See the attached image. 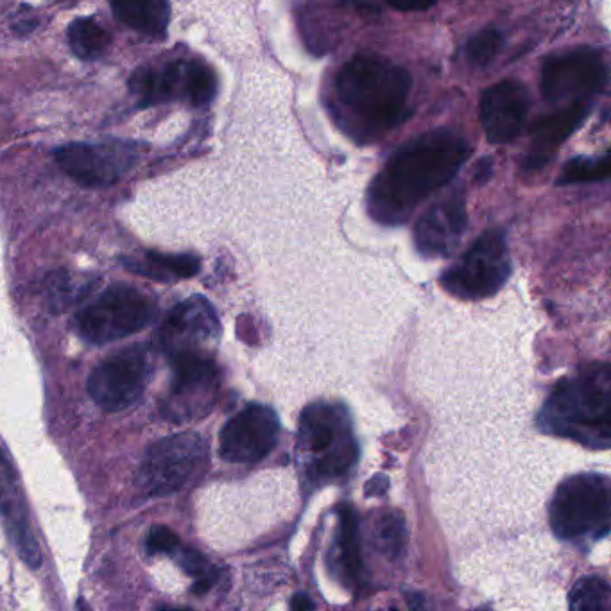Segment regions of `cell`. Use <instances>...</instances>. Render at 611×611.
<instances>
[{
  "label": "cell",
  "instance_id": "cell-31",
  "mask_svg": "<svg viewBox=\"0 0 611 611\" xmlns=\"http://www.w3.org/2000/svg\"><path fill=\"white\" fill-rule=\"evenodd\" d=\"M291 608H294V610H310V608H314V604L310 601V597H307L305 594H300L294 597Z\"/></svg>",
  "mask_w": 611,
  "mask_h": 611
},
{
  "label": "cell",
  "instance_id": "cell-9",
  "mask_svg": "<svg viewBox=\"0 0 611 611\" xmlns=\"http://www.w3.org/2000/svg\"><path fill=\"white\" fill-rule=\"evenodd\" d=\"M608 83L603 54L577 47L552 54L542 67V94L552 104L590 103Z\"/></svg>",
  "mask_w": 611,
  "mask_h": 611
},
{
  "label": "cell",
  "instance_id": "cell-27",
  "mask_svg": "<svg viewBox=\"0 0 611 611\" xmlns=\"http://www.w3.org/2000/svg\"><path fill=\"white\" fill-rule=\"evenodd\" d=\"M502 47V35L499 29H482L481 33L472 36L466 44V54L475 65H488Z\"/></svg>",
  "mask_w": 611,
  "mask_h": 611
},
{
  "label": "cell",
  "instance_id": "cell-15",
  "mask_svg": "<svg viewBox=\"0 0 611 611\" xmlns=\"http://www.w3.org/2000/svg\"><path fill=\"white\" fill-rule=\"evenodd\" d=\"M531 108L527 87L515 79H504L481 95L479 115L484 135L491 144H509L524 131Z\"/></svg>",
  "mask_w": 611,
  "mask_h": 611
},
{
  "label": "cell",
  "instance_id": "cell-2",
  "mask_svg": "<svg viewBox=\"0 0 611 611\" xmlns=\"http://www.w3.org/2000/svg\"><path fill=\"white\" fill-rule=\"evenodd\" d=\"M411 76L395 63L359 54L337 72L336 103L346 130L361 140H373L405 119Z\"/></svg>",
  "mask_w": 611,
  "mask_h": 611
},
{
  "label": "cell",
  "instance_id": "cell-4",
  "mask_svg": "<svg viewBox=\"0 0 611 611\" xmlns=\"http://www.w3.org/2000/svg\"><path fill=\"white\" fill-rule=\"evenodd\" d=\"M298 454L310 482L341 479L357 461L352 420L343 405L316 402L300 416Z\"/></svg>",
  "mask_w": 611,
  "mask_h": 611
},
{
  "label": "cell",
  "instance_id": "cell-20",
  "mask_svg": "<svg viewBox=\"0 0 611 611\" xmlns=\"http://www.w3.org/2000/svg\"><path fill=\"white\" fill-rule=\"evenodd\" d=\"M371 543L377 551L388 558H400L407 545V527L405 518L398 511H382L371 525Z\"/></svg>",
  "mask_w": 611,
  "mask_h": 611
},
{
  "label": "cell",
  "instance_id": "cell-13",
  "mask_svg": "<svg viewBox=\"0 0 611 611\" xmlns=\"http://www.w3.org/2000/svg\"><path fill=\"white\" fill-rule=\"evenodd\" d=\"M137 160L130 144H69L56 151L63 173L85 187H108L121 180Z\"/></svg>",
  "mask_w": 611,
  "mask_h": 611
},
{
  "label": "cell",
  "instance_id": "cell-19",
  "mask_svg": "<svg viewBox=\"0 0 611 611\" xmlns=\"http://www.w3.org/2000/svg\"><path fill=\"white\" fill-rule=\"evenodd\" d=\"M115 17L138 33L162 36L169 26L167 0H110Z\"/></svg>",
  "mask_w": 611,
  "mask_h": 611
},
{
  "label": "cell",
  "instance_id": "cell-5",
  "mask_svg": "<svg viewBox=\"0 0 611 611\" xmlns=\"http://www.w3.org/2000/svg\"><path fill=\"white\" fill-rule=\"evenodd\" d=\"M551 525L561 540L594 538L610 531V482L601 474H579L561 482L551 502Z\"/></svg>",
  "mask_w": 611,
  "mask_h": 611
},
{
  "label": "cell",
  "instance_id": "cell-17",
  "mask_svg": "<svg viewBox=\"0 0 611 611\" xmlns=\"http://www.w3.org/2000/svg\"><path fill=\"white\" fill-rule=\"evenodd\" d=\"M590 103L565 104L558 112L543 117L531 130V151L525 156V169L536 171L551 162L561 144L586 121Z\"/></svg>",
  "mask_w": 611,
  "mask_h": 611
},
{
  "label": "cell",
  "instance_id": "cell-28",
  "mask_svg": "<svg viewBox=\"0 0 611 611\" xmlns=\"http://www.w3.org/2000/svg\"><path fill=\"white\" fill-rule=\"evenodd\" d=\"M88 282H74L70 276L58 275L56 280H51V298L56 307L63 309L65 305L79 300L83 294L87 293Z\"/></svg>",
  "mask_w": 611,
  "mask_h": 611
},
{
  "label": "cell",
  "instance_id": "cell-21",
  "mask_svg": "<svg viewBox=\"0 0 611 611\" xmlns=\"http://www.w3.org/2000/svg\"><path fill=\"white\" fill-rule=\"evenodd\" d=\"M70 49L81 60H97L110 45V35L92 18H78L69 27Z\"/></svg>",
  "mask_w": 611,
  "mask_h": 611
},
{
  "label": "cell",
  "instance_id": "cell-26",
  "mask_svg": "<svg viewBox=\"0 0 611 611\" xmlns=\"http://www.w3.org/2000/svg\"><path fill=\"white\" fill-rule=\"evenodd\" d=\"M174 558H178L181 568L196 579L194 585V594H207L208 590L214 586L217 581V570L208 563L207 558L203 554H199L194 549H183L180 547Z\"/></svg>",
  "mask_w": 611,
  "mask_h": 611
},
{
  "label": "cell",
  "instance_id": "cell-29",
  "mask_svg": "<svg viewBox=\"0 0 611 611\" xmlns=\"http://www.w3.org/2000/svg\"><path fill=\"white\" fill-rule=\"evenodd\" d=\"M180 538L164 525H156L147 536V552L149 554H171L174 556L180 549Z\"/></svg>",
  "mask_w": 611,
  "mask_h": 611
},
{
  "label": "cell",
  "instance_id": "cell-3",
  "mask_svg": "<svg viewBox=\"0 0 611 611\" xmlns=\"http://www.w3.org/2000/svg\"><path fill=\"white\" fill-rule=\"evenodd\" d=\"M538 425L545 434L572 439L594 450L611 443V370L595 364L561 380L543 404Z\"/></svg>",
  "mask_w": 611,
  "mask_h": 611
},
{
  "label": "cell",
  "instance_id": "cell-1",
  "mask_svg": "<svg viewBox=\"0 0 611 611\" xmlns=\"http://www.w3.org/2000/svg\"><path fill=\"white\" fill-rule=\"evenodd\" d=\"M472 147L454 131L425 133L389 158L368 190V210L375 221L400 224L436 190L454 180Z\"/></svg>",
  "mask_w": 611,
  "mask_h": 611
},
{
  "label": "cell",
  "instance_id": "cell-11",
  "mask_svg": "<svg viewBox=\"0 0 611 611\" xmlns=\"http://www.w3.org/2000/svg\"><path fill=\"white\" fill-rule=\"evenodd\" d=\"M173 386L165 400L164 414L173 422L194 420L216 400L219 370L216 362L203 352H181L171 355Z\"/></svg>",
  "mask_w": 611,
  "mask_h": 611
},
{
  "label": "cell",
  "instance_id": "cell-12",
  "mask_svg": "<svg viewBox=\"0 0 611 611\" xmlns=\"http://www.w3.org/2000/svg\"><path fill=\"white\" fill-rule=\"evenodd\" d=\"M280 436V420L267 405L251 404L224 425L219 450L228 463L250 465L271 454Z\"/></svg>",
  "mask_w": 611,
  "mask_h": 611
},
{
  "label": "cell",
  "instance_id": "cell-30",
  "mask_svg": "<svg viewBox=\"0 0 611 611\" xmlns=\"http://www.w3.org/2000/svg\"><path fill=\"white\" fill-rule=\"evenodd\" d=\"M388 4L391 8L409 13V11H425L434 6L436 0H388Z\"/></svg>",
  "mask_w": 611,
  "mask_h": 611
},
{
  "label": "cell",
  "instance_id": "cell-23",
  "mask_svg": "<svg viewBox=\"0 0 611 611\" xmlns=\"http://www.w3.org/2000/svg\"><path fill=\"white\" fill-rule=\"evenodd\" d=\"M216 74L210 67L199 61L185 63L183 69V95L194 106H205L216 97Z\"/></svg>",
  "mask_w": 611,
  "mask_h": 611
},
{
  "label": "cell",
  "instance_id": "cell-24",
  "mask_svg": "<svg viewBox=\"0 0 611 611\" xmlns=\"http://www.w3.org/2000/svg\"><path fill=\"white\" fill-rule=\"evenodd\" d=\"M568 604L574 611L610 610V585L601 577H585L577 581L568 595Z\"/></svg>",
  "mask_w": 611,
  "mask_h": 611
},
{
  "label": "cell",
  "instance_id": "cell-14",
  "mask_svg": "<svg viewBox=\"0 0 611 611\" xmlns=\"http://www.w3.org/2000/svg\"><path fill=\"white\" fill-rule=\"evenodd\" d=\"M219 336L216 310L203 296L178 303L158 330V345L169 357L181 352H199V346Z\"/></svg>",
  "mask_w": 611,
  "mask_h": 611
},
{
  "label": "cell",
  "instance_id": "cell-8",
  "mask_svg": "<svg viewBox=\"0 0 611 611\" xmlns=\"http://www.w3.org/2000/svg\"><path fill=\"white\" fill-rule=\"evenodd\" d=\"M155 314V303L147 294L128 285H115L79 312L76 325L88 343L106 345L137 334Z\"/></svg>",
  "mask_w": 611,
  "mask_h": 611
},
{
  "label": "cell",
  "instance_id": "cell-16",
  "mask_svg": "<svg viewBox=\"0 0 611 611\" xmlns=\"http://www.w3.org/2000/svg\"><path fill=\"white\" fill-rule=\"evenodd\" d=\"M468 224L463 192L432 205L414 226V244L425 257H448L463 239Z\"/></svg>",
  "mask_w": 611,
  "mask_h": 611
},
{
  "label": "cell",
  "instance_id": "cell-18",
  "mask_svg": "<svg viewBox=\"0 0 611 611\" xmlns=\"http://www.w3.org/2000/svg\"><path fill=\"white\" fill-rule=\"evenodd\" d=\"M334 567L339 568L346 583H361L364 577V561L361 552V531L355 509L348 504L339 508V527L334 545Z\"/></svg>",
  "mask_w": 611,
  "mask_h": 611
},
{
  "label": "cell",
  "instance_id": "cell-7",
  "mask_svg": "<svg viewBox=\"0 0 611 611\" xmlns=\"http://www.w3.org/2000/svg\"><path fill=\"white\" fill-rule=\"evenodd\" d=\"M511 275V259L504 233L491 230L481 235L461 259L439 278L452 296L481 300L499 293Z\"/></svg>",
  "mask_w": 611,
  "mask_h": 611
},
{
  "label": "cell",
  "instance_id": "cell-25",
  "mask_svg": "<svg viewBox=\"0 0 611 611\" xmlns=\"http://www.w3.org/2000/svg\"><path fill=\"white\" fill-rule=\"evenodd\" d=\"M611 173L610 155L588 158L579 156L570 160L563 171H561L560 185H572V183H592V181L606 180Z\"/></svg>",
  "mask_w": 611,
  "mask_h": 611
},
{
  "label": "cell",
  "instance_id": "cell-6",
  "mask_svg": "<svg viewBox=\"0 0 611 611\" xmlns=\"http://www.w3.org/2000/svg\"><path fill=\"white\" fill-rule=\"evenodd\" d=\"M207 465V439L196 432H181L147 448L138 486L149 497H167L203 474Z\"/></svg>",
  "mask_w": 611,
  "mask_h": 611
},
{
  "label": "cell",
  "instance_id": "cell-22",
  "mask_svg": "<svg viewBox=\"0 0 611 611\" xmlns=\"http://www.w3.org/2000/svg\"><path fill=\"white\" fill-rule=\"evenodd\" d=\"M147 262L149 267H146L142 273L146 276H153V278H162V280H169V278H192L199 273V262L198 257L194 255H165V253H156V251H149L147 253Z\"/></svg>",
  "mask_w": 611,
  "mask_h": 611
},
{
  "label": "cell",
  "instance_id": "cell-10",
  "mask_svg": "<svg viewBox=\"0 0 611 611\" xmlns=\"http://www.w3.org/2000/svg\"><path fill=\"white\" fill-rule=\"evenodd\" d=\"M149 375L151 359L146 346H130L108 357L90 373L88 393L103 411H122L144 393Z\"/></svg>",
  "mask_w": 611,
  "mask_h": 611
}]
</instances>
